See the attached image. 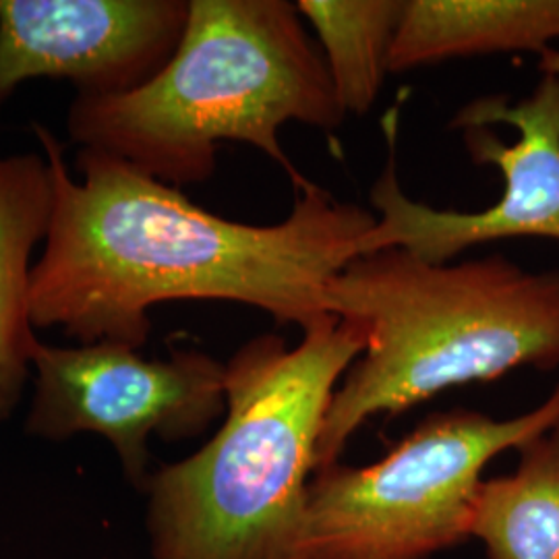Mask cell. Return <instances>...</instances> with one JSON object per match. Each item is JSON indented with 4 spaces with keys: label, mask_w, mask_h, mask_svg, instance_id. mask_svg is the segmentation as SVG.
<instances>
[{
    "label": "cell",
    "mask_w": 559,
    "mask_h": 559,
    "mask_svg": "<svg viewBox=\"0 0 559 559\" xmlns=\"http://www.w3.org/2000/svg\"><path fill=\"white\" fill-rule=\"evenodd\" d=\"M52 175V216L32 270L34 328L135 350L150 311L228 300L300 330L330 313L328 290L378 216L316 182L278 224L226 221L129 162L80 150L75 180L57 135L34 124Z\"/></svg>",
    "instance_id": "cell-1"
},
{
    "label": "cell",
    "mask_w": 559,
    "mask_h": 559,
    "mask_svg": "<svg viewBox=\"0 0 559 559\" xmlns=\"http://www.w3.org/2000/svg\"><path fill=\"white\" fill-rule=\"evenodd\" d=\"M346 119L318 41L297 2L189 0L177 50L140 87L78 96L69 138L133 164L173 187L210 179L222 143L258 147L290 177H302L280 131L300 122L334 131Z\"/></svg>",
    "instance_id": "cell-2"
},
{
    "label": "cell",
    "mask_w": 559,
    "mask_h": 559,
    "mask_svg": "<svg viewBox=\"0 0 559 559\" xmlns=\"http://www.w3.org/2000/svg\"><path fill=\"white\" fill-rule=\"evenodd\" d=\"M288 346L247 340L226 360V413L189 459L150 475L154 559H297L307 489L340 381L365 350L355 321L325 316Z\"/></svg>",
    "instance_id": "cell-3"
},
{
    "label": "cell",
    "mask_w": 559,
    "mask_h": 559,
    "mask_svg": "<svg viewBox=\"0 0 559 559\" xmlns=\"http://www.w3.org/2000/svg\"><path fill=\"white\" fill-rule=\"evenodd\" d=\"M328 302L359 323L367 344L330 404L318 471L378 415L524 367L559 369V270H524L501 253L431 263L383 249L350 261Z\"/></svg>",
    "instance_id": "cell-4"
},
{
    "label": "cell",
    "mask_w": 559,
    "mask_h": 559,
    "mask_svg": "<svg viewBox=\"0 0 559 559\" xmlns=\"http://www.w3.org/2000/svg\"><path fill=\"white\" fill-rule=\"evenodd\" d=\"M559 427V385L537 408L493 419L431 413L369 466L334 462L307 489L297 559H427L468 537L485 466Z\"/></svg>",
    "instance_id": "cell-5"
},
{
    "label": "cell",
    "mask_w": 559,
    "mask_h": 559,
    "mask_svg": "<svg viewBox=\"0 0 559 559\" xmlns=\"http://www.w3.org/2000/svg\"><path fill=\"white\" fill-rule=\"evenodd\" d=\"M475 164L496 166L503 177L498 203L480 212L440 210L406 195L396 173L399 122H385L388 164L369 191L380 214L359 240L357 255L404 249L420 260L450 263L493 240L559 242V78L540 75L519 102L503 94L480 96L450 120Z\"/></svg>",
    "instance_id": "cell-6"
},
{
    "label": "cell",
    "mask_w": 559,
    "mask_h": 559,
    "mask_svg": "<svg viewBox=\"0 0 559 559\" xmlns=\"http://www.w3.org/2000/svg\"><path fill=\"white\" fill-rule=\"evenodd\" d=\"M32 362L25 431L48 441L98 433L141 491L152 475V436L193 440L226 413V362L201 350L145 359L115 342L50 346L38 340Z\"/></svg>",
    "instance_id": "cell-7"
},
{
    "label": "cell",
    "mask_w": 559,
    "mask_h": 559,
    "mask_svg": "<svg viewBox=\"0 0 559 559\" xmlns=\"http://www.w3.org/2000/svg\"><path fill=\"white\" fill-rule=\"evenodd\" d=\"M187 17L189 0H0V106L25 81H71L78 96L140 87Z\"/></svg>",
    "instance_id": "cell-8"
},
{
    "label": "cell",
    "mask_w": 559,
    "mask_h": 559,
    "mask_svg": "<svg viewBox=\"0 0 559 559\" xmlns=\"http://www.w3.org/2000/svg\"><path fill=\"white\" fill-rule=\"evenodd\" d=\"M52 216V175L38 154L0 156V423L20 404L34 369L32 255Z\"/></svg>",
    "instance_id": "cell-9"
},
{
    "label": "cell",
    "mask_w": 559,
    "mask_h": 559,
    "mask_svg": "<svg viewBox=\"0 0 559 559\" xmlns=\"http://www.w3.org/2000/svg\"><path fill=\"white\" fill-rule=\"evenodd\" d=\"M559 40V0H406L390 71L498 52H537Z\"/></svg>",
    "instance_id": "cell-10"
},
{
    "label": "cell",
    "mask_w": 559,
    "mask_h": 559,
    "mask_svg": "<svg viewBox=\"0 0 559 559\" xmlns=\"http://www.w3.org/2000/svg\"><path fill=\"white\" fill-rule=\"evenodd\" d=\"M516 452L514 473L480 480L468 537L489 559H559V427Z\"/></svg>",
    "instance_id": "cell-11"
},
{
    "label": "cell",
    "mask_w": 559,
    "mask_h": 559,
    "mask_svg": "<svg viewBox=\"0 0 559 559\" xmlns=\"http://www.w3.org/2000/svg\"><path fill=\"white\" fill-rule=\"evenodd\" d=\"M406 0H299L313 27L342 110L367 115L388 78Z\"/></svg>",
    "instance_id": "cell-12"
},
{
    "label": "cell",
    "mask_w": 559,
    "mask_h": 559,
    "mask_svg": "<svg viewBox=\"0 0 559 559\" xmlns=\"http://www.w3.org/2000/svg\"><path fill=\"white\" fill-rule=\"evenodd\" d=\"M540 75H554L559 78V48H547L539 55Z\"/></svg>",
    "instance_id": "cell-13"
}]
</instances>
